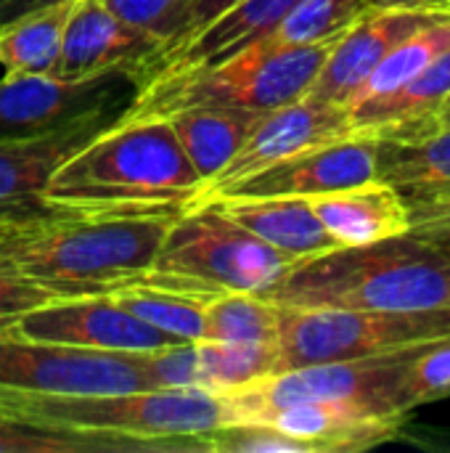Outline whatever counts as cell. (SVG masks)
<instances>
[{"label": "cell", "instance_id": "8992f818", "mask_svg": "<svg viewBox=\"0 0 450 453\" xmlns=\"http://www.w3.org/2000/svg\"><path fill=\"white\" fill-rule=\"evenodd\" d=\"M292 265L294 260L268 247L217 207L199 204L172 220L154 265L133 284L167 287L202 297L223 292L263 295Z\"/></svg>", "mask_w": 450, "mask_h": 453}, {"label": "cell", "instance_id": "ffe728a7", "mask_svg": "<svg viewBox=\"0 0 450 453\" xmlns=\"http://www.w3.org/2000/svg\"><path fill=\"white\" fill-rule=\"evenodd\" d=\"M337 247H358L411 231L403 199L382 180L308 199Z\"/></svg>", "mask_w": 450, "mask_h": 453}, {"label": "cell", "instance_id": "d6986e66", "mask_svg": "<svg viewBox=\"0 0 450 453\" xmlns=\"http://www.w3.org/2000/svg\"><path fill=\"white\" fill-rule=\"evenodd\" d=\"M217 207L233 223L263 239L276 252L289 260H305L337 250V242L316 218L308 199L300 196H236V199H212L204 202Z\"/></svg>", "mask_w": 450, "mask_h": 453}, {"label": "cell", "instance_id": "5bb4252c", "mask_svg": "<svg viewBox=\"0 0 450 453\" xmlns=\"http://www.w3.org/2000/svg\"><path fill=\"white\" fill-rule=\"evenodd\" d=\"M369 180H377V143L369 135L353 133V135L305 149L294 157H286V159L223 188L212 199H236V196L313 199V196L345 191L353 186H363ZM212 199H207V202H212Z\"/></svg>", "mask_w": 450, "mask_h": 453}, {"label": "cell", "instance_id": "d590c367", "mask_svg": "<svg viewBox=\"0 0 450 453\" xmlns=\"http://www.w3.org/2000/svg\"><path fill=\"white\" fill-rule=\"evenodd\" d=\"M435 122H438V127H450V98L443 104V109L435 114Z\"/></svg>", "mask_w": 450, "mask_h": 453}, {"label": "cell", "instance_id": "f546056e", "mask_svg": "<svg viewBox=\"0 0 450 453\" xmlns=\"http://www.w3.org/2000/svg\"><path fill=\"white\" fill-rule=\"evenodd\" d=\"M103 3L125 21L156 35L167 50L180 35L186 13L194 0H103Z\"/></svg>", "mask_w": 450, "mask_h": 453}, {"label": "cell", "instance_id": "4dcf8cb0", "mask_svg": "<svg viewBox=\"0 0 450 453\" xmlns=\"http://www.w3.org/2000/svg\"><path fill=\"white\" fill-rule=\"evenodd\" d=\"M50 300H58V297L50 289L34 284L29 276H24L19 268H13L0 255V332L13 329V324L24 313L34 311Z\"/></svg>", "mask_w": 450, "mask_h": 453}, {"label": "cell", "instance_id": "52a82bcc", "mask_svg": "<svg viewBox=\"0 0 450 453\" xmlns=\"http://www.w3.org/2000/svg\"><path fill=\"white\" fill-rule=\"evenodd\" d=\"M446 334H450V308H281V329L276 340V374L313 364L382 356Z\"/></svg>", "mask_w": 450, "mask_h": 453}, {"label": "cell", "instance_id": "277c9868", "mask_svg": "<svg viewBox=\"0 0 450 453\" xmlns=\"http://www.w3.org/2000/svg\"><path fill=\"white\" fill-rule=\"evenodd\" d=\"M342 35L310 45H273L263 37L212 64L156 72L143 80L122 119H164L186 109L286 106L308 96Z\"/></svg>", "mask_w": 450, "mask_h": 453}, {"label": "cell", "instance_id": "e0dca14e", "mask_svg": "<svg viewBox=\"0 0 450 453\" xmlns=\"http://www.w3.org/2000/svg\"><path fill=\"white\" fill-rule=\"evenodd\" d=\"M377 180L406 204L411 226L450 212V127L411 138H374Z\"/></svg>", "mask_w": 450, "mask_h": 453}, {"label": "cell", "instance_id": "83f0119b", "mask_svg": "<svg viewBox=\"0 0 450 453\" xmlns=\"http://www.w3.org/2000/svg\"><path fill=\"white\" fill-rule=\"evenodd\" d=\"M450 398V334L419 345L390 388V409L398 417Z\"/></svg>", "mask_w": 450, "mask_h": 453}, {"label": "cell", "instance_id": "7c38bea8", "mask_svg": "<svg viewBox=\"0 0 450 453\" xmlns=\"http://www.w3.org/2000/svg\"><path fill=\"white\" fill-rule=\"evenodd\" d=\"M130 104L106 106L90 111L64 127L3 138L0 141V220L24 223L29 218L48 215L42 207V191L53 173L74 157L88 141L117 125Z\"/></svg>", "mask_w": 450, "mask_h": 453}, {"label": "cell", "instance_id": "8fae6325", "mask_svg": "<svg viewBox=\"0 0 450 453\" xmlns=\"http://www.w3.org/2000/svg\"><path fill=\"white\" fill-rule=\"evenodd\" d=\"M11 332L32 342H48V345L95 350V353H119V356L162 350L183 342L135 319L111 295L50 300L24 313Z\"/></svg>", "mask_w": 450, "mask_h": 453}, {"label": "cell", "instance_id": "7402d4cb", "mask_svg": "<svg viewBox=\"0 0 450 453\" xmlns=\"http://www.w3.org/2000/svg\"><path fill=\"white\" fill-rule=\"evenodd\" d=\"M260 114L249 109H186L164 119L207 186L241 149Z\"/></svg>", "mask_w": 450, "mask_h": 453}, {"label": "cell", "instance_id": "ac0fdd59", "mask_svg": "<svg viewBox=\"0 0 450 453\" xmlns=\"http://www.w3.org/2000/svg\"><path fill=\"white\" fill-rule=\"evenodd\" d=\"M450 98V48L398 90L347 106L350 127L369 138H411L438 130L435 114Z\"/></svg>", "mask_w": 450, "mask_h": 453}, {"label": "cell", "instance_id": "9c48e42d", "mask_svg": "<svg viewBox=\"0 0 450 453\" xmlns=\"http://www.w3.org/2000/svg\"><path fill=\"white\" fill-rule=\"evenodd\" d=\"M143 72L119 66L103 74L64 80L56 74H3L0 80V141L64 127L90 111L133 104Z\"/></svg>", "mask_w": 450, "mask_h": 453}, {"label": "cell", "instance_id": "44dd1931", "mask_svg": "<svg viewBox=\"0 0 450 453\" xmlns=\"http://www.w3.org/2000/svg\"><path fill=\"white\" fill-rule=\"evenodd\" d=\"M297 3L300 0H239L225 13H220L212 24L196 32L191 40H186L175 50L162 56L149 72V77L156 72H167V69L202 66V64L228 58L231 53L268 37Z\"/></svg>", "mask_w": 450, "mask_h": 453}, {"label": "cell", "instance_id": "3957f363", "mask_svg": "<svg viewBox=\"0 0 450 453\" xmlns=\"http://www.w3.org/2000/svg\"><path fill=\"white\" fill-rule=\"evenodd\" d=\"M260 297L281 308H450V252L414 234L297 260Z\"/></svg>", "mask_w": 450, "mask_h": 453}, {"label": "cell", "instance_id": "f1b7e54d", "mask_svg": "<svg viewBox=\"0 0 450 453\" xmlns=\"http://www.w3.org/2000/svg\"><path fill=\"white\" fill-rule=\"evenodd\" d=\"M366 0H300L268 35L273 45H310L337 37L366 13Z\"/></svg>", "mask_w": 450, "mask_h": 453}, {"label": "cell", "instance_id": "d6a6232c", "mask_svg": "<svg viewBox=\"0 0 450 453\" xmlns=\"http://www.w3.org/2000/svg\"><path fill=\"white\" fill-rule=\"evenodd\" d=\"M408 234H414V236L424 239L427 244H435V247L448 250L450 252V212L443 215V218H432V220L414 223Z\"/></svg>", "mask_w": 450, "mask_h": 453}, {"label": "cell", "instance_id": "484cf974", "mask_svg": "<svg viewBox=\"0 0 450 453\" xmlns=\"http://www.w3.org/2000/svg\"><path fill=\"white\" fill-rule=\"evenodd\" d=\"M196 385L225 393L276 374V342H215L196 340Z\"/></svg>", "mask_w": 450, "mask_h": 453}, {"label": "cell", "instance_id": "6da1fadb", "mask_svg": "<svg viewBox=\"0 0 450 453\" xmlns=\"http://www.w3.org/2000/svg\"><path fill=\"white\" fill-rule=\"evenodd\" d=\"M202 188L167 119H119L53 173L42 207L82 218L180 215Z\"/></svg>", "mask_w": 450, "mask_h": 453}, {"label": "cell", "instance_id": "7a4b0ae2", "mask_svg": "<svg viewBox=\"0 0 450 453\" xmlns=\"http://www.w3.org/2000/svg\"><path fill=\"white\" fill-rule=\"evenodd\" d=\"M175 218L48 212L0 236V255L56 297L114 295L154 265Z\"/></svg>", "mask_w": 450, "mask_h": 453}, {"label": "cell", "instance_id": "e575fe53", "mask_svg": "<svg viewBox=\"0 0 450 453\" xmlns=\"http://www.w3.org/2000/svg\"><path fill=\"white\" fill-rule=\"evenodd\" d=\"M369 8H450V0H366Z\"/></svg>", "mask_w": 450, "mask_h": 453}, {"label": "cell", "instance_id": "836d02e7", "mask_svg": "<svg viewBox=\"0 0 450 453\" xmlns=\"http://www.w3.org/2000/svg\"><path fill=\"white\" fill-rule=\"evenodd\" d=\"M50 3H72V0H0V27H5L8 21L32 13L37 8H45Z\"/></svg>", "mask_w": 450, "mask_h": 453}, {"label": "cell", "instance_id": "cb8c5ba5", "mask_svg": "<svg viewBox=\"0 0 450 453\" xmlns=\"http://www.w3.org/2000/svg\"><path fill=\"white\" fill-rule=\"evenodd\" d=\"M72 3H50L0 27V66L5 74H50Z\"/></svg>", "mask_w": 450, "mask_h": 453}, {"label": "cell", "instance_id": "4316f807", "mask_svg": "<svg viewBox=\"0 0 450 453\" xmlns=\"http://www.w3.org/2000/svg\"><path fill=\"white\" fill-rule=\"evenodd\" d=\"M281 329V305L249 295L223 292L204 308V337L215 342H276Z\"/></svg>", "mask_w": 450, "mask_h": 453}, {"label": "cell", "instance_id": "5b68a950", "mask_svg": "<svg viewBox=\"0 0 450 453\" xmlns=\"http://www.w3.org/2000/svg\"><path fill=\"white\" fill-rule=\"evenodd\" d=\"M0 419L98 438L175 441L223 425L217 393L202 388L133 393L0 390Z\"/></svg>", "mask_w": 450, "mask_h": 453}, {"label": "cell", "instance_id": "2e32d148", "mask_svg": "<svg viewBox=\"0 0 450 453\" xmlns=\"http://www.w3.org/2000/svg\"><path fill=\"white\" fill-rule=\"evenodd\" d=\"M448 13L450 8H369L337 40L308 96L345 106L355 88L398 42Z\"/></svg>", "mask_w": 450, "mask_h": 453}, {"label": "cell", "instance_id": "1f68e13d", "mask_svg": "<svg viewBox=\"0 0 450 453\" xmlns=\"http://www.w3.org/2000/svg\"><path fill=\"white\" fill-rule=\"evenodd\" d=\"M239 0H194L191 3V8H188V13H186V21H183V29H180V35L175 37V42L162 53V56H167L170 50H175L178 45H183L186 40H191L196 32H202L207 24H212L220 13H225L231 5H236ZM154 69V66H151Z\"/></svg>", "mask_w": 450, "mask_h": 453}, {"label": "cell", "instance_id": "d4e9b609", "mask_svg": "<svg viewBox=\"0 0 450 453\" xmlns=\"http://www.w3.org/2000/svg\"><path fill=\"white\" fill-rule=\"evenodd\" d=\"M135 319L183 340L196 342L204 337V308L212 297L178 292L151 284H130L111 295Z\"/></svg>", "mask_w": 450, "mask_h": 453}, {"label": "cell", "instance_id": "4fadbf2b", "mask_svg": "<svg viewBox=\"0 0 450 453\" xmlns=\"http://www.w3.org/2000/svg\"><path fill=\"white\" fill-rule=\"evenodd\" d=\"M345 135H353V127H350L347 109L339 104H326V101L305 96L286 106L263 111L255 127L249 130L247 141L241 143V149L202 188L194 207L286 157H294L305 149H313V146H321Z\"/></svg>", "mask_w": 450, "mask_h": 453}, {"label": "cell", "instance_id": "30bf717a", "mask_svg": "<svg viewBox=\"0 0 450 453\" xmlns=\"http://www.w3.org/2000/svg\"><path fill=\"white\" fill-rule=\"evenodd\" d=\"M0 390L27 393H133L149 390L133 356L32 342L0 332Z\"/></svg>", "mask_w": 450, "mask_h": 453}, {"label": "cell", "instance_id": "ba28073f", "mask_svg": "<svg viewBox=\"0 0 450 453\" xmlns=\"http://www.w3.org/2000/svg\"><path fill=\"white\" fill-rule=\"evenodd\" d=\"M419 345L382 353V356L355 358V361L300 366V369L268 374L241 388L217 393L220 406H223V425L252 422L276 409H286L294 403H332V401L366 403L385 417L403 419L393 414L387 398H390L393 382L403 372L406 361L419 350Z\"/></svg>", "mask_w": 450, "mask_h": 453}, {"label": "cell", "instance_id": "8d00e7d4", "mask_svg": "<svg viewBox=\"0 0 450 453\" xmlns=\"http://www.w3.org/2000/svg\"><path fill=\"white\" fill-rule=\"evenodd\" d=\"M16 226H21V223H11V220H0V236H5L8 231H13Z\"/></svg>", "mask_w": 450, "mask_h": 453}, {"label": "cell", "instance_id": "603a6c76", "mask_svg": "<svg viewBox=\"0 0 450 453\" xmlns=\"http://www.w3.org/2000/svg\"><path fill=\"white\" fill-rule=\"evenodd\" d=\"M0 453H207L202 435L175 441L98 438L0 419Z\"/></svg>", "mask_w": 450, "mask_h": 453}, {"label": "cell", "instance_id": "9a60e30c", "mask_svg": "<svg viewBox=\"0 0 450 453\" xmlns=\"http://www.w3.org/2000/svg\"><path fill=\"white\" fill-rule=\"evenodd\" d=\"M162 53L164 42L156 35L125 21L103 0H74L50 74L82 80L119 66H138L146 80Z\"/></svg>", "mask_w": 450, "mask_h": 453}]
</instances>
